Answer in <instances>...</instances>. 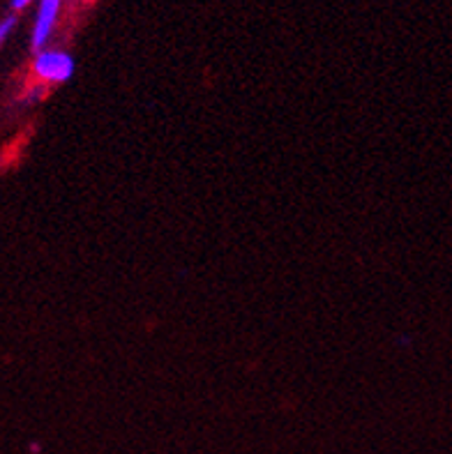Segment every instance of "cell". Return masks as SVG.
<instances>
[{
	"instance_id": "6da1fadb",
	"label": "cell",
	"mask_w": 452,
	"mask_h": 454,
	"mask_svg": "<svg viewBox=\"0 0 452 454\" xmlns=\"http://www.w3.org/2000/svg\"><path fill=\"white\" fill-rule=\"evenodd\" d=\"M35 74L40 76L42 81H49V83H65L75 76L76 63L75 58L65 51H37L33 63Z\"/></svg>"
},
{
	"instance_id": "7a4b0ae2",
	"label": "cell",
	"mask_w": 452,
	"mask_h": 454,
	"mask_svg": "<svg viewBox=\"0 0 452 454\" xmlns=\"http://www.w3.org/2000/svg\"><path fill=\"white\" fill-rule=\"evenodd\" d=\"M60 3L63 0H42L40 10H37V19H35L33 28V49L35 51H42L44 44L52 37V30L56 26L58 10H60Z\"/></svg>"
},
{
	"instance_id": "3957f363",
	"label": "cell",
	"mask_w": 452,
	"mask_h": 454,
	"mask_svg": "<svg viewBox=\"0 0 452 454\" xmlns=\"http://www.w3.org/2000/svg\"><path fill=\"white\" fill-rule=\"evenodd\" d=\"M14 26H17V17H7L0 21V46L5 44V40L10 37V33L14 30Z\"/></svg>"
},
{
	"instance_id": "277c9868",
	"label": "cell",
	"mask_w": 452,
	"mask_h": 454,
	"mask_svg": "<svg viewBox=\"0 0 452 454\" xmlns=\"http://www.w3.org/2000/svg\"><path fill=\"white\" fill-rule=\"evenodd\" d=\"M44 95H46V88L40 83V86H35L33 90L28 92V98H26V102H37V99L44 98Z\"/></svg>"
},
{
	"instance_id": "5b68a950",
	"label": "cell",
	"mask_w": 452,
	"mask_h": 454,
	"mask_svg": "<svg viewBox=\"0 0 452 454\" xmlns=\"http://www.w3.org/2000/svg\"><path fill=\"white\" fill-rule=\"evenodd\" d=\"M30 3H33V0H12V7H14V10H23V7L30 5Z\"/></svg>"
}]
</instances>
